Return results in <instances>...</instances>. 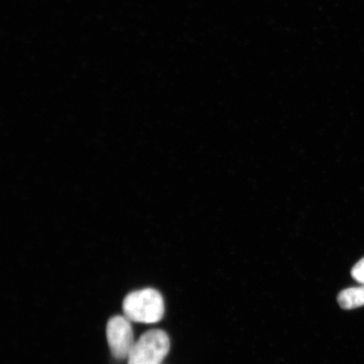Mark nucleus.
Instances as JSON below:
<instances>
[{"instance_id": "nucleus-1", "label": "nucleus", "mask_w": 364, "mask_h": 364, "mask_svg": "<svg viewBox=\"0 0 364 364\" xmlns=\"http://www.w3.org/2000/svg\"><path fill=\"white\" fill-rule=\"evenodd\" d=\"M122 308L130 321L145 324L159 322L165 313L162 295L152 289H141L127 295Z\"/></svg>"}, {"instance_id": "nucleus-2", "label": "nucleus", "mask_w": 364, "mask_h": 364, "mask_svg": "<svg viewBox=\"0 0 364 364\" xmlns=\"http://www.w3.org/2000/svg\"><path fill=\"white\" fill-rule=\"evenodd\" d=\"M170 348V338L166 331L150 330L136 341L129 357V364H161Z\"/></svg>"}, {"instance_id": "nucleus-3", "label": "nucleus", "mask_w": 364, "mask_h": 364, "mask_svg": "<svg viewBox=\"0 0 364 364\" xmlns=\"http://www.w3.org/2000/svg\"><path fill=\"white\" fill-rule=\"evenodd\" d=\"M107 336L112 356L117 359L129 358L135 344L131 323L126 316H113L107 326Z\"/></svg>"}, {"instance_id": "nucleus-4", "label": "nucleus", "mask_w": 364, "mask_h": 364, "mask_svg": "<svg viewBox=\"0 0 364 364\" xmlns=\"http://www.w3.org/2000/svg\"><path fill=\"white\" fill-rule=\"evenodd\" d=\"M340 306L344 309H353L364 306V284L341 291L338 297Z\"/></svg>"}, {"instance_id": "nucleus-5", "label": "nucleus", "mask_w": 364, "mask_h": 364, "mask_svg": "<svg viewBox=\"0 0 364 364\" xmlns=\"http://www.w3.org/2000/svg\"><path fill=\"white\" fill-rule=\"evenodd\" d=\"M352 276L358 283L364 284V258L353 267Z\"/></svg>"}]
</instances>
